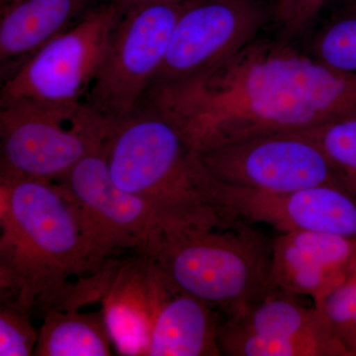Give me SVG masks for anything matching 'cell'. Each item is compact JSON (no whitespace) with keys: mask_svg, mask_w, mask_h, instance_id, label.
<instances>
[{"mask_svg":"<svg viewBox=\"0 0 356 356\" xmlns=\"http://www.w3.org/2000/svg\"><path fill=\"white\" fill-rule=\"evenodd\" d=\"M219 327L209 304L177 289L154 318L146 355H221Z\"/></svg>","mask_w":356,"mask_h":356,"instance_id":"16","label":"cell"},{"mask_svg":"<svg viewBox=\"0 0 356 356\" xmlns=\"http://www.w3.org/2000/svg\"><path fill=\"white\" fill-rule=\"evenodd\" d=\"M177 289L153 259L140 255L118 266L103 297V314L120 355H146L154 318Z\"/></svg>","mask_w":356,"mask_h":356,"instance_id":"14","label":"cell"},{"mask_svg":"<svg viewBox=\"0 0 356 356\" xmlns=\"http://www.w3.org/2000/svg\"><path fill=\"white\" fill-rule=\"evenodd\" d=\"M201 156L210 175L229 186L273 194L324 184L341 187L324 152L306 130L232 143Z\"/></svg>","mask_w":356,"mask_h":356,"instance_id":"10","label":"cell"},{"mask_svg":"<svg viewBox=\"0 0 356 356\" xmlns=\"http://www.w3.org/2000/svg\"><path fill=\"white\" fill-rule=\"evenodd\" d=\"M39 331L33 327L30 312L4 303L0 310V356L35 355Z\"/></svg>","mask_w":356,"mask_h":356,"instance_id":"21","label":"cell"},{"mask_svg":"<svg viewBox=\"0 0 356 356\" xmlns=\"http://www.w3.org/2000/svg\"><path fill=\"white\" fill-rule=\"evenodd\" d=\"M104 151L115 184L153 209L163 235L236 224L200 152L161 100L144 98L130 116L113 123Z\"/></svg>","mask_w":356,"mask_h":356,"instance_id":"3","label":"cell"},{"mask_svg":"<svg viewBox=\"0 0 356 356\" xmlns=\"http://www.w3.org/2000/svg\"><path fill=\"white\" fill-rule=\"evenodd\" d=\"M309 53L332 69L356 74V0H346L316 32Z\"/></svg>","mask_w":356,"mask_h":356,"instance_id":"18","label":"cell"},{"mask_svg":"<svg viewBox=\"0 0 356 356\" xmlns=\"http://www.w3.org/2000/svg\"><path fill=\"white\" fill-rule=\"evenodd\" d=\"M218 198L234 221L264 222L280 233L310 232L356 241V199L337 185L273 194L218 181Z\"/></svg>","mask_w":356,"mask_h":356,"instance_id":"12","label":"cell"},{"mask_svg":"<svg viewBox=\"0 0 356 356\" xmlns=\"http://www.w3.org/2000/svg\"><path fill=\"white\" fill-rule=\"evenodd\" d=\"M95 266L83 221L64 186L0 177V288L26 311L65 310Z\"/></svg>","mask_w":356,"mask_h":356,"instance_id":"2","label":"cell"},{"mask_svg":"<svg viewBox=\"0 0 356 356\" xmlns=\"http://www.w3.org/2000/svg\"><path fill=\"white\" fill-rule=\"evenodd\" d=\"M327 0H275L271 17L282 33L291 40L304 34L314 24Z\"/></svg>","mask_w":356,"mask_h":356,"instance_id":"22","label":"cell"},{"mask_svg":"<svg viewBox=\"0 0 356 356\" xmlns=\"http://www.w3.org/2000/svg\"><path fill=\"white\" fill-rule=\"evenodd\" d=\"M187 1L149 4L123 13L84 103L116 123L130 116L158 74Z\"/></svg>","mask_w":356,"mask_h":356,"instance_id":"7","label":"cell"},{"mask_svg":"<svg viewBox=\"0 0 356 356\" xmlns=\"http://www.w3.org/2000/svg\"><path fill=\"white\" fill-rule=\"evenodd\" d=\"M200 153L294 132L356 112V74L327 67L290 40L257 37L200 79L156 93Z\"/></svg>","mask_w":356,"mask_h":356,"instance_id":"1","label":"cell"},{"mask_svg":"<svg viewBox=\"0 0 356 356\" xmlns=\"http://www.w3.org/2000/svg\"><path fill=\"white\" fill-rule=\"evenodd\" d=\"M218 341L232 356H350L317 307L276 287L220 325Z\"/></svg>","mask_w":356,"mask_h":356,"instance_id":"11","label":"cell"},{"mask_svg":"<svg viewBox=\"0 0 356 356\" xmlns=\"http://www.w3.org/2000/svg\"><path fill=\"white\" fill-rule=\"evenodd\" d=\"M123 13L106 0L42 47L2 81L0 105L23 102L70 107L83 103Z\"/></svg>","mask_w":356,"mask_h":356,"instance_id":"6","label":"cell"},{"mask_svg":"<svg viewBox=\"0 0 356 356\" xmlns=\"http://www.w3.org/2000/svg\"><path fill=\"white\" fill-rule=\"evenodd\" d=\"M113 2L117 6L120 7L122 10L135 8V7L149 6V4L165 3V2H181L187 0H109Z\"/></svg>","mask_w":356,"mask_h":356,"instance_id":"23","label":"cell"},{"mask_svg":"<svg viewBox=\"0 0 356 356\" xmlns=\"http://www.w3.org/2000/svg\"><path fill=\"white\" fill-rule=\"evenodd\" d=\"M112 126L84 102L0 105V177L58 181L105 144Z\"/></svg>","mask_w":356,"mask_h":356,"instance_id":"5","label":"cell"},{"mask_svg":"<svg viewBox=\"0 0 356 356\" xmlns=\"http://www.w3.org/2000/svg\"><path fill=\"white\" fill-rule=\"evenodd\" d=\"M111 337L100 313L50 309L39 330L37 356L112 355Z\"/></svg>","mask_w":356,"mask_h":356,"instance_id":"17","label":"cell"},{"mask_svg":"<svg viewBox=\"0 0 356 356\" xmlns=\"http://www.w3.org/2000/svg\"><path fill=\"white\" fill-rule=\"evenodd\" d=\"M350 356H356V257L348 275L324 298L315 303Z\"/></svg>","mask_w":356,"mask_h":356,"instance_id":"20","label":"cell"},{"mask_svg":"<svg viewBox=\"0 0 356 356\" xmlns=\"http://www.w3.org/2000/svg\"><path fill=\"white\" fill-rule=\"evenodd\" d=\"M273 242L243 224L163 236L154 261L180 291L229 317L261 298L270 282Z\"/></svg>","mask_w":356,"mask_h":356,"instance_id":"4","label":"cell"},{"mask_svg":"<svg viewBox=\"0 0 356 356\" xmlns=\"http://www.w3.org/2000/svg\"><path fill=\"white\" fill-rule=\"evenodd\" d=\"M344 191L356 199V112L308 129Z\"/></svg>","mask_w":356,"mask_h":356,"instance_id":"19","label":"cell"},{"mask_svg":"<svg viewBox=\"0 0 356 356\" xmlns=\"http://www.w3.org/2000/svg\"><path fill=\"white\" fill-rule=\"evenodd\" d=\"M106 0H0V76L6 81Z\"/></svg>","mask_w":356,"mask_h":356,"instance_id":"15","label":"cell"},{"mask_svg":"<svg viewBox=\"0 0 356 356\" xmlns=\"http://www.w3.org/2000/svg\"><path fill=\"white\" fill-rule=\"evenodd\" d=\"M104 146L56 182L64 186L79 211L98 269L117 250H135L154 259L165 236L163 229L143 199L115 184L107 168Z\"/></svg>","mask_w":356,"mask_h":356,"instance_id":"9","label":"cell"},{"mask_svg":"<svg viewBox=\"0 0 356 356\" xmlns=\"http://www.w3.org/2000/svg\"><path fill=\"white\" fill-rule=\"evenodd\" d=\"M270 17L271 10L262 0L187 2L146 96L209 74L259 37Z\"/></svg>","mask_w":356,"mask_h":356,"instance_id":"8","label":"cell"},{"mask_svg":"<svg viewBox=\"0 0 356 356\" xmlns=\"http://www.w3.org/2000/svg\"><path fill=\"white\" fill-rule=\"evenodd\" d=\"M356 257V241L330 234L285 232L273 241L270 282L317 303L341 284Z\"/></svg>","mask_w":356,"mask_h":356,"instance_id":"13","label":"cell"}]
</instances>
